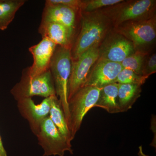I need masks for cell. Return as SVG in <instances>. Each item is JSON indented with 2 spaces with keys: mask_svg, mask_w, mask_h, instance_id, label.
Instances as JSON below:
<instances>
[{
  "mask_svg": "<svg viewBox=\"0 0 156 156\" xmlns=\"http://www.w3.org/2000/svg\"><path fill=\"white\" fill-rule=\"evenodd\" d=\"M49 117L62 136L68 142L71 144L73 138L71 134L64 112L56 95L53 96Z\"/></svg>",
  "mask_w": 156,
  "mask_h": 156,
  "instance_id": "obj_17",
  "label": "cell"
},
{
  "mask_svg": "<svg viewBox=\"0 0 156 156\" xmlns=\"http://www.w3.org/2000/svg\"><path fill=\"white\" fill-rule=\"evenodd\" d=\"M99 49V58L118 63H121L135 51L132 43L114 29L101 43Z\"/></svg>",
  "mask_w": 156,
  "mask_h": 156,
  "instance_id": "obj_10",
  "label": "cell"
},
{
  "mask_svg": "<svg viewBox=\"0 0 156 156\" xmlns=\"http://www.w3.org/2000/svg\"><path fill=\"white\" fill-rule=\"evenodd\" d=\"M114 30L132 43L135 51L149 53L156 38V15L122 23Z\"/></svg>",
  "mask_w": 156,
  "mask_h": 156,
  "instance_id": "obj_4",
  "label": "cell"
},
{
  "mask_svg": "<svg viewBox=\"0 0 156 156\" xmlns=\"http://www.w3.org/2000/svg\"><path fill=\"white\" fill-rule=\"evenodd\" d=\"M155 0H128L101 9L114 28L128 21L147 19L156 15Z\"/></svg>",
  "mask_w": 156,
  "mask_h": 156,
  "instance_id": "obj_3",
  "label": "cell"
},
{
  "mask_svg": "<svg viewBox=\"0 0 156 156\" xmlns=\"http://www.w3.org/2000/svg\"><path fill=\"white\" fill-rule=\"evenodd\" d=\"M101 89L96 87L85 86L69 100L68 127L73 139L80 128L84 117L91 108L95 107Z\"/></svg>",
  "mask_w": 156,
  "mask_h": 156,
  "instance_id": "obj_5",
  "label": "cell"
},
{
  "mask_svg": "<svg viewBox=\"0 0 156 156\" xmlns=\"http://www.w3.org/2000/svg\"><path fill=\"white\" fill-rule=\"evenodd\" d=\"M141 86L136 84H119L118 103L120 112H124L132 108L141 96Z\"/></svg>",
  "mask_w": 156,
  "mask_h": 156,
  "instance_id": "obj_16",
  "label": "cell"
},
{
  "mask_svg": "<svg viewBox=\"0 0 156 156\" xmlns=\"http://www.w3.org/2000/svg\"><path fill=\"white\" fill-rule=\"evenodd\" d=\"M148 78L138 74L131 70L123 69L117 76L115 83L120 84H136L142 86Z\"/></svg>",
  "mask_w": 156,
  "mask_h": 156,
  "instance_id": "obj_20",
  "label": "cell"
},
{
  "mask_svg": "<svg viewBox=\"0 0 156 156\" xmlns=\"http://www.w3.org/2000/svg\"><path fill=\"white\" fill-rule=\"evenodd\" d=\"M56 46L49 39L42 38L39 43L29 48L33 57V63L30 67L23 70L29 77H35L50 70L51 59Z\"/></svg>",
  "mask_w": 156,
  "mask_h": 156,
  "instance_id": "obj_11",
  "label": "cell"
},
{
  "mask_svg": "<svg viewBox=\"0 0 156 156\" xmlns=\"http://www.w3.org/2000/svg\"><path fill=\"white\" fill-rule=\"evenodd\" d=\"M123 68L121 63L98 58L90 70L85 86L98 88L115 83Z\"/></svg>",
  "mask_w": 156,
  "mask_h": 156,
  "instance_id": "obj_12",
  "label": "cell"
},
{
  "mask_svg": "<svg viewBox=\"0 0 156 156\" xmlns=\"http://www.w3.org/2000/svg\"><path fill=\"white\" fill-rule=\"evenodd\" d=\"M53 96L46 98L40 104L37 105L30 98L17 101L18 111L27 121L31 131L36 136L40 131L42 123L49 117Z\"/></svg>",
  "mask_w": 156,
  "mask_h": 156,
  "instance_id": "obj_9",
  "label": "cell"
},
{
  "mask_svg": "<svg viewBox=\"0 0 156 156\" xmlns=\"http://www.w3.org/2000/svg\"><path fill=\"white\" fill-rule=\"evenodd\" d=\"M138 155L139 156H149L145 154L144 153L143 151L142 146L139 147V151H138Z\"/></svg>",
  "mask_w": 156,
  "mask_h": 156,
  "instance_id": "obj_25",
  "label": "cell"
},
{
  "mask_svg": "<svg viewBox=\"0 0 156 156\" xmlns=\"http://www.w3.org/2000/svg\"><path fill=\"white\" fill-rule=\"evenodd\" d=\"M80 30L71 50L72 60L89 49L100 46L114 28L110 20L101 9L80 12Z\"/></svg>",
  "mask_w": 156,
  "mask_h": 156,
  "instance_id": "obj_1",
  "label": "cell"
},
{
  "mask_svg": "<svg viewBox=\"0 0 156 156\" xmlns=\"http://www.w3.org/2000/svg\"><path fill=\"white\" fill-rule=\"evenodd\" d=\"M148 54L135 51L133 54L126 57L120 63L123 69L131 70L136 73L142 76L143 68Z\"/></svg>",
  "mask_w": 156,
  "mask_h": 156,
  "instance_id": "obj_19",
  "label": "cell"
},
{
  "mask_svg": "<svg viewBox=\"0 0 156 156\" xmlns=\"http://www.w3.org/2000/svg\"><path fill=\"white\" fill-rule=\"evenodd\" d=\"M123 0H83L80 12H90L114 5Z\"/></svg>",
  "mask_w": 156,
  "mask_h": 156,
  "instance_id": "obj_21",
  "label": "cell"
},
{
  "mask_svg": "<svg viewBox=\"0 0 156 156\" xmlns=\"http://www.w3.org/2000/svg\"><path fill=\"white\" fill-rule=\"evenodd\" d=\"M119 86L114 83L102 87L95 107L103 108L110 114L121 113L118 103Z\"/></svg>",
  "mask_w": 156,
  "mask_h": 156,
  "instance_id": "obj_15",
  "label": "cell"
},
{
  "mask_svg": "<svg viewBox=\"0 0 156 156\" xmlns=\"http://www.w3.org/2000/svg\"><path fill=\"white\" fill-rule=\"evenodd\" d=\"M25 0H0V30L8 28Z\"/></svg>",
  "mask_w": 156,
  "mask_h": 156,
  "instance_id": "obj_18",
  "label": "cell"
},
{
  "mask_svg": "<svg viewBox=\"0 0 156 156\" xmlns=\"http://www.w3.org/2000/svg\"><path fill=\"white\" fill-rule=\"evenodd\" d=\"M71 67V49L56 46L51 59L50 69L53 77L56 95L64 112L68 126L69 120L68 87Z\"/></svg>",
  "mask_w": 156,
  "mask_h": 156,
  "instance_id": "obj_2",
  "label": "cell"
},
{
  "mask_svg": "<svg viewBox=\"0 0 156 156\" xmlns=\"http://www.w3.org/2000/svg\"><path fill=\"white\" fill-rule=\"evenodd\" d=\"M38 31L42 38H47L57 46L71 50L75 34L65 26L57 23L41 21Z\"/></svg>",
  "mask_w": 156,
  "mask_h": 156,
  "instance_id": "obj_14",
  "label": "cell"
},
{
  "mask_svg": "<svg viewBox=\"0 0 156 156\" xmlns=\"http://www.w3.org/2000/svg\"><path fill=\"white\" fill-rule=\"evenodd\" d=\"M156 72V54L153 53L147 56L144 63L142 72V76L149 77Z\"/></svg>",
  "mask_w": 156,
  "mask_h": 156,
  "instance_id": "obj_22",
  "label": "cell"
},
{
  "mask_svg": "<svg viewBox=\"0 0 156 156\" xmlns=\"http://www.w3.org/2000/svg\"><path fill=\"white\" fill-rule=\"evenodd\" d=\"M45 3L62 5L80 12L83 5V0H47Z\"/></svg>",
  "mask_w": 156,
  "mask_h": 156,
  "instance_id": "obj_23",
  "label": "cell"
},
{
  "mask_svg": "<svg viewBox=\"0 0 156 156\" xmlns=\"http://www.w3.org/2000/svg\"><path fill=\"white\" fill-rule=\"evenodd\" d=\"M15 100L35 96L48 98L56 95L53 77L50 69L41 75L30 78L23 72L19 82L10 91Z\"/></svg>",
  "mask_w": 156,
  "mask_h": 156,
  "instance_id": "obj_6",
  "label": "cell"
},
{
  "mask_svg": "<svg viewBox=\"0 0 156 156\" xmlns=\"http://www.w3.org/2000/svg\"><path fill=\"white\" fill-rule=\"evenodd\" d=\"M99 47L89 49L78 58L72 60L71 71L68 87V101L87 82L90 70L99 58Z\"/></svg>",
  "mask_w": 156,
  "mask_h": 156,
  "instance_id": "obj_8",
  "label": "cell"
},
{
  "mask_svg": "<svg viewBox=\"0 0 156 156\" xmlns=\"http://www.w3.org/2000/svg\"><path fill=\"white\" fill-rule=\"evenodd\" d=\"M37 136L39 145L44 151L43 156H64L66 151L73 154L71 144L59 133L49 116L42 123Z\"/></svg>",
  "mask_w": 156,
  "mask_h": 156,
  "instance_id": "obj_7",
  "label": "cell"
},
{
  "mask_svg": "<svg viewBox=\"0 0 156 156\" xmlns=\"http://www.w3.org/2000/svg\"><path fill=\"white\" fill-rule=\"evenodd\" d=\"M79 17H80V12L69 7L45 3L41 21L60 23L75 34Z\"/></svg>",
  "mask_w": 156,
  "mask_h": 156,
  "instance_id": "obj_13",
  "label": "cell"
},
{
  "mask_svg": "<svg viewBox=\"0 0 156 156\" xmlns=\"http://www.w3.org/2000/svg\"><path fill=\"white\" fill-rule=\"evenodd\" d=\"M0 156H8L7 152L3 145L1 135H0Z\"/></svg>",
  "mask_w": 156,
  "mask_h": 156,
  "instance_id": "obj_24",
  "label": "cell"
}]
</instances>
